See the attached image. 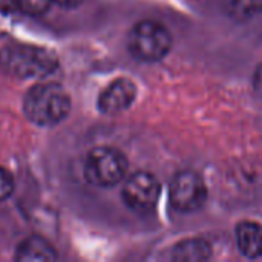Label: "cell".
<instances>
[{"instance_id": "obj_1", "label": "cell", "mask_w": 262, "mask_h": 262, "mask_svg": "<svg viewBox=\"0 0 262 262\" xmlns=\"http://www.w3.org/2000/svg\"><path fill=\"white\" fill-rule=\"evenodd\" d=\"M23 112L31 123L40 127H54L69 115L71 97L61 84L41 81L26 92Z\"/></svg>"}, {"instance_id": "obj_2", "label": "cell", "mask_w": 262, "mask_h": 262, "mask_svg": "<svg viewBox=\"0 0 262 262\" xmlns=\"http://www.w3.org/2000/svg\"><path fill=\"white\" fill-rule=\"evenodd\" d=\"M58 60L54 52L25 43L8 45L0 49V69L18 78H46L55 72Z\"/></svg>"}, {"instance_id": "obj_3", "label": "cell", "mask_w": 262, "mask_h": 262, "mask_svg": "<svg viewBox=\"0 0 262 262\" xmlns=\"http://www.w3.org/2000/svg\"><path fill=\"white\" fill-rule=\"evenodd\" d=\"M173 46L170 31L155 20H141L129 32L127 48L134 58L144 63L163 60Z\"/></svg>"}, {"instance_id": "obj_4", "label": "cell", "mask_w": 262, "mask_h": 262, "mask_svg": "<svg viewBox=\"0 0 262 262\" xmlns=\"http://www.w3.org/2000/svg\"><path fill=\"white\" fill-rule=\"evenodd\" d=\"M127 172V158L115 147L92 149L84 161V178L89 184L109 189L121 183Z\"/></svg>"}, {"instance_id": "obj_5", "label": "cell", "mask_w": 262, "mask_h": 262, "mask_svg": "<svg viewBox=\"0 0 262 262\" xmlns=\"http://www.w3.org/2000/svg\"><path fill=\"white\" fill-rule=\"evenodd\" d=\"M169 200L175 210L193 213L200 210L207 200V186L193 170H181L173 175L169 186Z\"/></svg>"}, {"instance_id": "obj_6", "label": "cell", "mask_w": 262, "mask_h": 262, "mask_svg": "<svg viewBox=\"0 0 262 262\" xmlns=\"http://www.w3.org/2000/svg\"><path fill=\"white\" fill-rule=\"evenodd\" d=\"M161 184L150 172L132 173L123 186L121 196L124 204L135 213H149L158 204Z\"/></svg>"}, {"instance_id": "obj_7", "label": "cell", "mask_w": 262, "mask_h": 262, "mask_svg": "<svg viewBox=\"0 0 262 262\" xmlns=\"http://www.w3.org/2000/svg\"><path fill=\"white\" fill-rule=\"evenodd\" d=\"M137 98V86L129 78H117L109 83L98 97V111L104 115H120L127 111Z\"/></svg>"}, {"instance_id": "obj_8", "label": "cell", "mask_w": 262, "mask_h": 262, "mask_svg": "<svg viewBox=\"0 0 262 262\" xmlns=\"http://www.w3.org/2000/svg\"><path fill=\"white\" fill-rule=\"evenodd\" d=\"M238 250L249 259L262 258V224L241 221L235 230Z\"/></svg>"}, {"instance_id": "obj_9", "label": "cell", "mask_w": 262, "mask_h": 262, "mask_svg": "<svg viewBox=\"0 0 262 262\" xmlns=\"http://www.w3.org/2000/svg\"><path fill=\"white\" fill-rule=\"evenodd\" d=\"M14 258L20 262H52L57 259V255L46 239L29 236L18 244Z\"/></svg>"}, {"instance_id": "obj_10", "label": "cell", "mask_w": 262, "mask_h": 262, "mask_svg": "<svg viewBox=\"0 0 262 262\" xmlns=\"http://www.w3.org/2000/svg\"><path fill=\"white\" fill-rule=\"evenodd\" d=\"M212 256V247L207 241L201 238L195 239H186L175 246L172 252V258L175 261L196 262L206 261Z\"/></svg>"}, {"instance_id": "obj_11", "label": "cell", "mask_w": 262, "mask_h": 262, "mask_svg": "<svg viewBox=\"0 0 262 262\" xmlns=\"http://www.w3.org/2000/svg\"><path fill=\"white\" fill-rule=\"evenodd\" d=\"M227 15L235 21H249L262 14V0H224Z\"/></svg>"}, {"instance_id": "obj_12", "label": "cell", "mask_w": 262, "mask_h": 262, "mask_svg": "<svg viewBox=\"0 0 262 262\" xmlns=\"http://www.w3.org/2000/svg\"><path fill=\"white\" fill-rule=\"evenodd\" d=\"M11 3L17 11L31 17L43 15L46 11H49L51 5H54L52 0H11Z\"/></svg>"}, {"instance_id": "obj_13", "label": "cell", "mask_w": 262, "mask_h": 262, "mask_svg": "<svg viewBox=\"0 0 262 262\" xmlns=\"http://www.w3.org/2000/svg\"><path fill=\"white\" fill-rule=\"evenodd\" d=\"M14 192V178L12 175L0 166V203L8 200Z\"/></svg>"}, {"instance_id": "obj_14", "label": "cell", "mask_w": 262, "mask_h": 262, "mask_svg": "<svg viewBox=\"0 0 262 262\" xmlns=\"http://www.w3.org/2000/svg\"><path fill=\"white\" fill-rule=\"evenodd\" d=\"M253 89L255 92L262 97V63L255 69V74H253Z\"/></svg>"}, {"instance_id": "obj_15", "label": "cell", "mask_w": 262, "mask_h": 262, "mask_svg": "<svg viewBox=\"0 0 262 262\" xmlns=\"http://www.w3.org/2000/svg\"><path fill=\"white\" fill-rule=\"evenodd\" d=\"M83 2H84V0H52V3H54V5H58V6H61V8H68V9H71V8H77V6H80Z\"/></svg>"}]
</instances>
